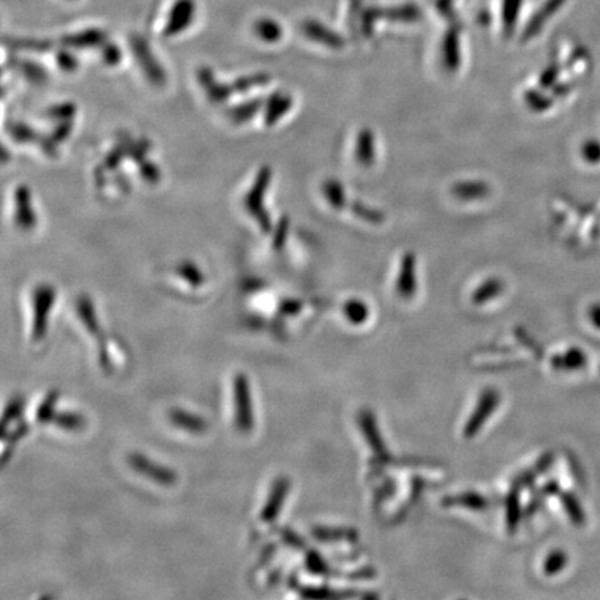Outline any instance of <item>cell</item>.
Masks as SVG:
<instances>
[{
  "instance_id": "6",
  "label": "cell",
  "mask_w": 600,
  "mask_h": 600,
  "mask_svg": "<svg viewBox=\"0 0 600 600\" xmlns=\"http://www.w3.org/2000/svg\"><path fill=\"white\" fill-rule=\"evenodd\" d=\"M359 421L363 435L369 442L370 448L377 453L378 458L382 459V460H390L387 448L383 445L382 438H381L377 424H375L374 416L369 411H364L360 414Z\"/></svg>"
},
{
  "instance_id": "2",
  "label": "cell",
  "mask_w": 600,
  "mask_h": 600,
  "mask_svg": "<svg viewBox=\"0 0 600 600\" xmlns=\"http://www.w3.org/2000/svg\"><path fill=\"white\" fill-rule=\"evenodd\" d=\"M235 409H237V425L244 432L253 427L252 402H250L249 381L247 375L238 374L234 382Z\"/></svg>"
},
{
  "instance_id": "32",
  "label": "cell",
  "mask_w": 600,
  "mask_h": 600,
  "mask_svg": "<svg viewBox=\"0 0 600 600\" xmlns=\"http://www.w3.org/2000/svg\"><path fill=\"white\" fill-rule=\"evenodd\" d=\"M307 565H309L310 571H313V573H325L324 562H323L315 553H312V555L309 556V563H307Z\"/></svg>"
},
{
  "instance_id": "18",
  "label": "cell",
  "mask_w": 600,
  "mask_h": 600,
  "mask_svg": "<svg viewBox=\"0 0 600 600\" xmlns=\"http://www.w3.org/2000/svg\"><path fill=\"white\" fill-rule=\"evenodd\" d=\"M586 363L585 354L578 349H571L563 356H556L552 360L553 369L557 370H574L581 369Z\"/></svg>"
},
{
  "instance_id": "20",
  "label": "cell",
  "mask_w": 600,
  "mask_h": 600,
  "mask_svg": "<svg viewBox=\"0 0 600 600\" xmlns=\"http://www.w3.org/2000/svg\"><path fill=\"white\" fill-rule=\"evenodd\" d=\"M383 17L391 18L393 21H403V23H413V21L421 18V12L414 5H404V6L393 7V9L385 10Z\"/></svg>"
},
{
  "instance_id": "16",
  "label": "cell",
  "mask_w": 600,
  "mask_h": 600,
  "mask_svg": "<svg viewBox=\"0 0 600 600\" xmlns=\"http://www.w3.org/2000/svg\"><path fill=\"white\" fill-rule=\"evenodd\" d=\"M344 315L349 323L354 325H362L366 323L370 315L369 306L363 300L351 299L344 306Z\"/></svg>"
},
{
  "instance_id": "17",
  "label": "cell",
  "mask_w": 600,
  "mask_h": 600,
  "mask_svg": "<svg viewBox=\"0 0 600 600\" xmlns=\"http://www.w3.org/2000/svg\"><path fill=\"white\" fill-rule=\"evenodd\" d=\"M169 417H171V421L177 427L187 430V431L202 432L206 428L205 420L194 416V414L185 413L184 411H173V413L169 414Z\"/></svg>"
},
{
  "instance_id": "7",
  "label": "cell",
  "mask_w": 600,
  "mask_h": 600,
  "mask_svg": "<svg viewBox=\"0 0 600 600\" xmlns=\"http://www.w3.org/2000/svg\"><path fill=\"white\" fill-rule=\"evenodd\" d=\"M565 2L566 0H547V4L528 21L523 36H521V41H529V39L538 35L539 31L547 24V21L565 5Z\"/></svg>"
},
{
  "instance_id": "14",
  "label": "cell",
  "mask_w": 600,
  "mask_h": 600,
  "mask_svg": "<svg viewBox=\"0 0 600 600\" xmlns=\"http://www.w3.org/2000/svg\"><path fill=\"white\" fill-rule=\"evenodd\" d=\"M503 289H505V284L499 278H490V280L485 281L479 289L473 294V304L481 305L488 304L489 300L495 299V297L499 296L502 294Z\"/></svg>"
},
{
  "instance_id": "8",
  "label": "cell",
  "mask_w": 600,
  "mask_h": 600,
  "mask_svg": "<svg viewBox=\"0 0 600 600\" xmlns=\"http://www.w3.org/2000/svg\"><path fill=\"white\" fill-rule=\"evenodd\" d=\"M195 6L192 0H179L169 15L166 35H177V33L188 27L194 17Z\"/></svg>"
},
{
  "instance_id": "12",
  "label": "cell",
  "mask_w": 600,
  "mask_h": 600,
  "mask_svg": "<svg viewBox=\"0 0 600 600\" xmlns=\"http://www.w3.org/2000/svg\"><path fill=\"white\" fill-rule=\"evenodd\" d=\"M453 197L466 202L482 199L489 194V187L484 181H463L453 185Z\"/></svg>"
},
{
  "instance_id": "26",
  "label": "cell",
  "mask_w": 600,
  "mask_h": 600,
  "mask_svg": "<svg viewBox=\"0 0 600 600\" xmlns=\"http://www.w3.org/2000/svg\"><path fill=\"white\" fill-rule=\"evenodd\" d=\"M256 30L265 41L268 42L276 41L283 35L280 24H276V21L273 20H260Z\"/></svg>"
},
{
  "instance_id": "33",
  "label": "cell",
  "mask_w": 600,
  "mask_h": 600,
  "mask_svg": "<svg viewBox=\"0 0 600 600\" xmlns=\"http://www.w3.org/2000/svg\"><path fill=\"white\" fill-rule=\"evenodd\" d=\"M21 411V402L20 401H15L13 402V403L9 404V407L6 409V413H5L4 417V424H6L9 420H15V417L20 414Z\"/></svg>"
},
{
  "instance_id": "4",
  "label": "cell",
  "mask_w": 600,
  "mask_h": 600,
  "mask_svg": "<svg viewBox=\"0 0 600 600\" xmlns=\"http://www.w3.org/2000/svg\"><path fill=\"white\" fill-rule=\"evenodd\" d=\"M130 464H131L132 469H137L138 473L149 477V479H153V481L158 482V484L171 485L176 482V474H174L171 469H164V467L148 460V459L143 458V456H130Z\"/></svg>"
},
{
  "instance_id": "22",
  "label": "cell",
  "mask_w": 600,
  "mask_h": 600,
  "mask_svg": "<svg viewBox=\"0 0 600 600\" xmlns=\"http://www.w3.org/2000/svg\"><path fill=\"white\" fill-rule=\"evenodd\" d=\"M324 195L333 208H342L345 206L346 195L341 182L336 179H328L324 184Z\"/></svg>"
},
{
  "instance_id": "13",
  "label": "cell",
  "mask_w": 600,
  "mask_h": 600,
  "mask_svg": "<svg viewBox=\"0 0 600 600\" xmlns=\"http://www.w3.org/2000/svg\"><path fill=\"white\" fill-rule=\"evenodd\" d=\"M374 135H373L372 130L364 128V130L360 131L359 137H357L356 160L359 161L362 166L369 167L374 163Z\"/></svg>"
},
{
  "instance_id": "1",
  "label": "cell",
  "mask_w": 600,
  "mask_h": 600,
  "mask_svg": "<svg viewBox=\"0 0 600 600\" xmlns=\"http://www.w3.org/2000/svg\"><path fill=\"white\" fill-rule=\"evenodd\" d=\"M499 392H498L497 390H494V388H487V390L481 393L479 403H477V407L474 409V413L471 414L469 421H467L466 427H464V438L471 440V438L476 437V435L481 431V428L484 427L487 420L494 414L495 411H497V407L499 406Z\"/></svg>"
},
{
  "instance_id": "25",
  "label": "cell",
  "mask_w": 600,
  "mask_h": 600,
  "mask_svg": "<svg viewBox=\"0 0 600 600\" xmlns=\"http://www.w3.org/2000/svg\"><path fill=\"white\" fill-rule=\"evenodd\" d=\"M562 502L566 510H567L568 516H570L571 521L576 526H584L585 516H584L583 508H581L580 503L576 502V498L571 494H565L562 495Z\"/></svg>"
},
{
  "instance_id": "5",
  "label": "cell",
  "mask_w": 600,
  "mask_h": 600,
  "mask_svg": "<svg viewBox=\"0 0 600 600\" xmlns=\"http://www.w3.org/2000/svg\"><path fill=\"white\" fill-rule=\"evenodd\" d=\"M53 302V292L51 288H41L35 296V320H34L33 336L35 341L44 338L48 325L49 310Z\"/></svg>"
},
{
  "instance_id": "28",
  "label": "cell",
  "mask_w": 600,
  "mask_h": 600,
  "mask_svg": "<svg viewBox=\"0 0 600 600\" xmlns=\"http://www.w3.org/2000/svg\"><path fill=\"white\" fill-rule=\"evenodd\" d=\"M353 211L363 220L372 221L374 224H380L383 220L382 213L374 210V208H366V206L354 205Z\"/></svg>"
},
{
  "instance_id": "15",
  "label": "cell",
  "mask_w": 600,
  "mask_h": 600,
  "mask_svg": "<svg viewBox=\"0 0 600 600\" xmlns=\"http://www.w3.org/2000/svg\"><path fill=\"white\" fill-rule=\"evenodd\" d=\"M521 5L523 0H503L502 20L506 36L513 35L514 28L518 25Z\"/></svg>"
},
{
  "instance_id": "3",
  "label": "cell",
  "mask_w": 600,
  "mask_h": 600,
  "mask_svg": "<svg viewBox=\"0 0 600 600\" xmlns=\"http://www.w3.org/2000/svg\"><path fill=\"white\" fill-rule=\"evenodd\" d=\"M396 291L403 299H411L416 295V256L413 253H406L401 263L398 281H396Z\"/></svg>"
},
{
  "instance_id": "35",
  "label": "cell",
  "mask_w": 600,
  "mask_h": 600,
  "mask_svg": "<svg viewBox=\"0 0 600 600\" xmlns=\"http://www.w3.org/2000/svg\"><path fill=\"white\" fill-rule=\"evenodd\" d=\"M591 315L595 324H596L597 327H600V307H595V309L592 310Z\"/></svg>"
},
{
  "instance_id": "10",
  "label": "cell",
  "mask_w": 600,
  "mask_h": 600,
  "mask_svg": "<svg viewBox=\"0 0 600 600\" xmlns=\"http://www.w3.org/2000/svg\"><path fill=\"white\" fill-rule=\"evenodd\" d=\"M302 28L307 38L324 44L328 48L341 49L344 46V39L338 34L333 33L324 25L318 24L317 21H306Z\"/></svg>"
},
{
  "instance_id": "19",
  "label": "cell",
  "mask_w": 600,
  "mask_h": 600,
  "mask_svg": "<svg viewBox=\"0 0 600 600\" xmlns=\"http://www.w3.org/2000/svg\"><path fill=\"white\" fill-rule=\"evenodd\" d=\"M442 503L446 506H466V508H474V510H481V508L488 506V500L484 497L473 494V492L445 498Z\"/></svg>"
},
{
  "instance_id": "24",
  "label": "cell",
  "mask_w": 600,
  "mask_h": 600,
  "mask_svg": "<svg viewBox=\"0 0 600 600\" xmlns=\"http://www.w3.org/2000/svg\"><path fill=\"white\" fill-rule=\"evenodd\" d=\"M567 563V556L562 550H553L544 563V571L547 576H555L565 568Z\"/></svg>"
},
{
  "instance_id": "11",
  "label": "cell",
  "mask_w": 600,
  "mask_h": 600,
  "mask_svg": "<svg viewBox=\"0 0 600 600\" xmlns=\"http://www.w3.org/2000/svg\"><path fill=\"white\" fill-rule=\"evenodd\" d=\"M443 64L449 72H456L460 66V42L456 28H450L443 38Z\"/></svg>"
},
{
  "instance_id": "31",
  "label": "cell",
  "mask_w": 600,
  "mask_h": 600,
  "mask_svg": "<svg viewBox=\"0 0 600 600\" xmlns=\"http://www.w3.org/2000/svg\"><path fill=\"white\" fill-rule=\"evenodd\" d=\"M526 101L527 103L529 104V107L534 109V111H544V109H547V107L549 106V103L547 102V99L542 98V96L539 95L538 92H535V91L527 93Z\"/></svg>"
},
{
  "instance_id": "21",
  "label": "cell",
  "mask_w": 600,
  "mask_h": 600,
  "mask_svg": "<svg viewBox=\"0 0 600 600\" xmlns=\"http://www.w3.org/2000/svg\"><path fill=\"white\" fill-rule=\"evenodd\" d=\"M506 520H508V531L513 532L518 528L521 518L520 499H518V489L514 488L513 492L508 495V508H506Z\"/></svg>"
},
{
  "instance_id": "9",
  "label": "cell",
  "mask_w": 600,
  "mask_h": 600,
  "mask_svg": "<svg viewBox=\"0 0 600 600\" xmlns=\"http://www.w3.org/2000/svg\"><path fill=\"white\" fill-rule=\"evenodd\" d=\"M289 481L286 479H276L274 484L273 490H271L270 498L262 511V518L267 523L273 521L274 518L280 514L281 508L285 502L286 495H288Z\"/></svg>"
},
{
  "instance_id": "34",
  "label": "cell",
  "mask_w": 600,
  "mask_h": 600,
  "mask_svg": "<svg viewBox=\"0 0 600 600\" xmlns=\"http://www.w3.org/2000/svg\"><path fill=\"white\" fill-rule=\"evenodd\" d=\"M450 6H452V0H440V2H438V7H440V10L443 15L449 13Z\"/></svg>"
},
{
  "instance_id": "23",
  "label": "cell",
  "mask_w": 600,
  "mask_h": 600,
  "mask_svg": "<svg viewBox=\"0 0 600 600\" xmlns=\"http://www.w3.org/2000/svg\"><path fill=\"white\" fill-rule=\"evenodd\" d=\"M315 537L320 541H341V539L354 541V539H357L356 532L342 528H315Z\"/></svg>"
},
{
  "instance_id": "27",
  "label": "cell",
  "mask_w": 600,
  "mask_h": 600,
  "mask_svg": "<svg viewBox=\"0 0 600 600\" xmlns=\"http://www.w3.org/2000/svg\"><path fill=\"white\" fill-rule=\"evenodd\" d=\"M80 312L83 324L87 325L88 330L95 335V334L98 333V325H96L95 315H93L91 304H88V302H81Z\"/></svg>"
},
{
  "instance_id": "29",
  "label": "cell",
  "mask_w": 600,
  "mask_h": 600,
  "mask_svg": "<svg viewBox=\"0 0 600 600\" xmlns=\"http://www.w3.org/2000/svg\"><path fill=\"white\" fill-rule=\"evenodd\" d=\"M57 401V393H51V395L46 398V401L41 404L38 411V420L39 421L45 422L51 419L52 414H53L54 403Z\"/></svg>"
},
{
  "instance_id": "30",
  "label": "cell",
  "mask_w": 600,
  "mask_h": 600,
  "mask_svg": "<svg viewBox=\"0 0 600 600\" xmlns=\"http://www.w3.org/2000/svg\"><path fill=\"white\" fill-rule=\"evenodd\" d=\"M56 424L66 430H78L82 425V419L75 414H62L57 417Z\"/></svg>"
}]
</instances>
